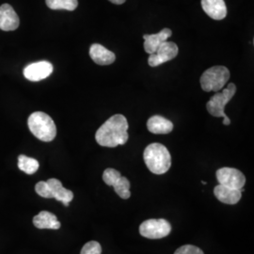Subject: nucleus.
Wrapping results in <instances>:
<instances>
[{"label":"nucleus","mask_w":254,"mask_h":254,"mask_svg":"<svg viewBox=\"0 0 254 254\" xmlns=\"http://www.w3.org/2000/svg\"><path fill=\"white\" fill-rule=\"evenodd\" d=\"M128 122L124 115H113L97 130L95 139L99 145L114 148L128 140Z\"/></svg>","instance_id":"1"},{"label":"nucleus","mask_w":254,"mask_h":254,"mask_svg":"<svg viewBox=\"0 0 254 254\" xmlns=\"http://www.w3.org/2000/svg\"><path fill=\"white\" fill-rule=\"evenodd\" d=\"M147 168L154 174H164L172 166V156L168 149L160 143H152L147 146L143 153Z\"/></svg>","instance_id":"2"},{"label":"nucleus","mask_w":254,"mask_h":254,"mask_svg":"<svg viewBox=\"0 0 254 254\" xmlns=\"http://www.w3.org/2000/svg\"><path fill=\"white\" fill-rule=\"evenodd\" d=\"M27 126L30 132L42 141L50 142L57 136L54 121L45 112L36 111L32 113L28 117Z\"/></svg>","instance_id":"3"},{"label":"nucleus","mask_w":254,"mask_h":254,"mask_svg":"<svg viewBox=\"0 0 254 254\" xmlns=\"http://www.w3.org/2000/svg\"><path fill=\"white\" fill-rule=\"evenodd\" d=\"M236 87L234 83H230L221 92L216 93L214 96L211 97L208 103L206 104V109L209 113L214 117H222L223 118V125L230 126L231 121L225 114V106L229 103L234 95L236 94Z\"/></svg>","instance_id":"4"},{"label":"nucleus","mask_w":254,"mask_h":254,"mask_svg":"<svg viewBox=\"0 0 254 254\" xmlns=\"http://www.w3.org/2000/svg\"><path fill=\"white\" fill-rule=\"evenodd\" d=\"M230 79V71L224 66H214L200 76V86L204 91H219Z\"/></svg>","instance_id":"5"},{"label":"nucleus","mask_w":254,"mask_h":254,"mask_svg":"<svg viewBox=\"0 0 254 254\" xmlns=\"http://www.w3.org/2000/svg\"><path fill=\"white\" fill-rule=\"evenodd\" d=\"M172 231L170 222L164 218L148 219L139 226V234L149 239H160L169 236Z\"/></svg>","instance_id":"6"},{"label":"nucleus","mask_w":254,"mask_h":254,"mask_svg":"<svg viewBox=\"0 0 254 254\" xmlns=\"http://www.w3.org/2000/svg\"><path fill=\"white\" fill-rule=\"evenodd\" d=\"M217 179L219 185L236 190L243 189L246 184L245 175L234 168H221L218 170Z\"/></svg>","instance_id":"7"},{"label":"nucleus","mask_w":254,"mask_h":254,"mask_svg":"<svg viewBox=\"0 0 254 254\" xmlns=\"http://www.w3.org/2000/svg\"><path fill=\"white\" fill-rule=\"evenodd\" d=\"M178 55V46L173 42H164L154 54L150 55L148 64L151 67H156L170 62Z\"/></svg>","instance_id":"8"},{"label":"nucleus","mask_w":254,"mask_h":254,"mask_svg":"<svg viewBox=\"0 0 254 254\" xmlns=\"http://www.w3.org/2000/svg\"><path fill=\"white\" fill-rule=\"evenodd\" d=\"M53 72V65L48 62H39L29 64L24 70V75L29 81H41Z\"/></svg>","instance_id":"9"},{"label":"nucleus","mask_w":254,"mask_h":254,"mask_svg":"<svg viewBox=\"0 0 254 254\" xmlns=\"http://www.w3.org/2000/svg\"><path fill=\"white\" fill-rule=\"evenodd\" d=\"M20 24L18 15L9 4L0 6V29L12 31L17 29Z\"/></svg>","instance_id":"10"},{"label":"nucleus","mask_w":254,"mask_h":254,"mask_svg":"<svg viewBox=\"0 0 254 254\" xmlns=\"http://www.w3.org/2000/svg\"><path fill=\"white\" fill-rule=\"evenodd\" d=\"M46 183L49 187L52 198L59 201H62L65 206H69L70 201H72L73 199V192L64 189L62 182L56 178L48 179Z\"/></svg>","instance_id":"11"},{"label":"nucleus","mask_w":254,"mask_h":254,"mask_svg":"<svg viewBox=\"0 0 254 254\" xmlns=\"http://www.w3.org/2000/svg\"><path fill=\"white\" fill-rule=\"evenodd\" d=\"M201 7L209 17L214 20H222L227 15L224 0H201Z\"/></svg>","instance_id":"12"},{"label":"nucleus","mask_w":254,"mask_h":254,"mask_svg":"<svg viewBox=\"0 0 254 254\" xmlns=\"http://www.w3.org/2000/svg\"><path fill=\"white\" fill-rule=\"evenodd\" d=\"M173 32L170 28H164L160 32L152 35H144V50L148 54H154L158 49V47L168 41V39L172 36Z\"/></svg>","instance_id":"13"},{"label":"nucleus","mask_w":254,"mask_h":254,"mask_svg":"<svg viewBox=\"0 0 254 254\" xmlns=\"http://www.w3.org/2000/svg\"><path fill=\"white\" fill-rule=\"evenodd\" d=\"M91 59L98 65H110L116 60V56L99 44H93L90 48Z\"/></svg>","instance_id":"14"},{"label":"nucleus","mask_w":254,"mask_h":254,"mask_svg":"<svg viewBox=\"0 0 254 254\" xmlns=\"http://www.w3.org/2000/svg\"><path fill=\"white\" fill-rule=\"evenodd\" d=\"M214 194L219 201L226 204H236L242 197L240 190L231 189L222 185H218L215 188Z\"/></svg>","instance_id":"15"},{"label":"nucleus","mask_w":254,"mask_h":254,"mask_svg":"<svg viewBox=\"0 0 254 254\" xmlns=\"http://www.w3.org/2000/svg\"><path fill=\"white\" fill-rule=\"evenodd\" d=\"M147 128L153 134H169L173 131V124L161 116H153L147 122Z\"/></svg>","instance_id":"16"},{"label":"nucleus","mask_w":254,"mask_h":254,"mask_svg":"<svg viewBox=\"0 0 254 254\" xmlns=\"http://www.w3.org/2000/svg\"><path fill=\"white\" fill-rule=\"evenodd\" d=\"M33 224L38 229H51V230H58L60 229L62 224L58 220L54 214L42 211L37 216L33 218Z\"/></svg>","instance_id":"17"},{"label":"nucleus","mask_w":254,"mask_h":254,"mask_svg":"<svg viewBox=\"0 0 254 254\" xmlns=\"http://www.w3.org/2000/svg\"><path fill=\"white\" fill-rule=\"evenodd\" d=\"M40 164L38 160L28 157L24 154H21L18 156V168L20 171L24 172L27 174H34L39 170Z\"/></svg>","instance_id":"18"},{"label":"nucleus","mask_w":254,"mask_h":254,"mask_svg":"<svg viewBox=\"0 0 254 254\" xmlns=\"http://www.w3.org/2000/svg\"><path fill=\"white\" fill-rule=\"evenodd\" d=\"M112 187H113L115 192L118 194L122 199L127 200V199L130 198V196H131L130 182L127 179V177L121 175L114 181Z\"/></svg>","instance_id":"19"},{"label":"nucleus","mask_w":254,"mask_h":254,"mask_svg":"<svg viewBox=\"0 0 254 254\" xmlns=\"http://www.w3.org/2000/svg\"><path fill=\"white\" fill-rule=\"evenodd\" d=\"M46 5L49 9H65V10H74L78 6L77 0H46Z\"/></svg>","instance_id":"20"},{"label":"nucleus","mask_w":254,"mask_h":254,"mask_svg":"<svg viewBox=\"0 0 254 254\" xmlns=\"http://www.w3.org/2000/svg\"><path fill=\"white\" fill-rule=\"evenodd\" d=\"M102 247L97 241H90L83 246L80 254H101Z\"/></svg>","instance_id":"21"},{"label":"nucleus","mask_w":254,"mask_h":254,"mask_svg":"<svg viewBox=\"0 0 254 254\" xmlns=\"http://www.w3.org/2000/svg\"><path fill=\"white\" fill-rule=\"evenodd\" d=\"M121 175H122V174H121L118 171L109 168V169H107V170L104 172V173H103V180H104V182H105L108 186L112 187L114 181H115L118 177H120Z\"/></svg>","instance_id":"22"},{"label":"nucleus","mask_w":254,"mask_h":254,"mask_svg":"<svg viewBox=\"0 0 254 254\" xmlns=\"http://www.w3.org/2000/svg\"><path fill=\"white\" fill-rule=\"evenodd\" d=\"M35 191L37 192V194L43 198H46V199H52V196H51V192L49 190V187L47 185V183L45 181L39 182L37 183L36 186H35Z\"/></svg>","instance_id":"23"},{"label":"nucleus","mask_w":254,"mask_h":254,"mask_svg":"<svg viewBox=\"0 0 254 254\" xmlns=\"http://www.w3.org/2000/svg\"><path fill=\"white\" fill-rule=\"evenodd\" d=\"M174 254H204L200 248L193 245H185L180 247Z\"/></svg>","instance_id":"24"},{"label":"nucleus","mask_w":254,"mask_h":254,"mask_svg":"<svg viewBox=\"0 0 254 254\" xmlns=\"http://www.w3.org/2000/svg\"><path fill=\"white\" fill-rule=\"evenodd\" d=\"M111 3L113 4H116V5H121V4H124L127 0H109Z\"/></svg>","instance_id":"25"},{"label":"nucleus","mask_w":254,"mask_h":254,"mask_svg":"<svg viewBox=\"0 0 254 254\" xmlns=\"http://www.w3.org/2000/svg\"><path fill=\"white\" fill-rule=\"evenodd\" d=\"M201 183H202V185H206V184H207V183H206V182H204V181H201Z\"/></svg>","instance_id":"26"}]
</instances>
